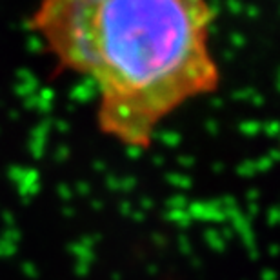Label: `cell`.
Here are the masks:
<instances>
[{
  "label": "cell",
  "mask_w": 280,
  "mask_h": 280,
  "mask_svg": "<svg viewBox=\"0 0 280 280\" xmlns=\"http://www.w3.org/2000/svg\"><path fill=\"white\" fill-rule=\"evenodd\" d=\"M210 0H40L27 25L53 60L96 93V126L147 149L160 126L220 88Z\"/></svg>",
  "instance_id": "cell-1"
}]
</instances>
